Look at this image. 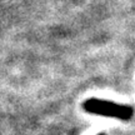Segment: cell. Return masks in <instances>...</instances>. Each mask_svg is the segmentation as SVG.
<instances>
[{
    "label": "cell",
    "instance_id": "6da1fadb",
    "mask_svg": "<svg viewBox=\"0 0 135 135\" xmlns=\"http://www.w3.org/2000/svg\"><path fill=\"white\" fill-rule=\"evenodd\" d=\"M84 110L95 114V115L106 116V118H115L119 120L128 121L134 115V109L125 104H118L114 101L100 100V99H88L83 104Z\"/></svg>",
    "mask_w": 135,
    "mask_h": 135
},
{
    "label": "cell",
    "instance_id": "7a4b0ae2",
    "mask_svg": "<svg viewBox=\"0 0 135 135\" xmlns=\"http://www.w3.org/2000/svg\"><path fill=\"white\" fill-rule=\"evenodd\" d=\"M98 135H105V134H104V133H100V134H98Z\"/></svg>",
    "mask_w": 135,
    "mask_h": 135
}]
</instances>
